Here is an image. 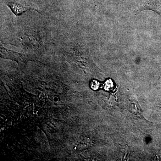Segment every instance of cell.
<instances>
[{
  "mask_svg": "<svg viewBox=\"0 0 161 161\" xmlns=\"http://www.w3.org/2000/svg\"><path fill=\"white\" fill-rule=\"evenodd\" d=\"M92 88L94 90H97L98 88V83L96 81L94 82H92Z\"/></svg>",
  "mask_w": 161,
  "mask_h": 161,
  "instance_id": "3",
  "label": "cell"
},
{
  "mask_svg": "<svg viewBox=\"0 0 161 161\" xmlns=\"http://www.w3.org/2000/svg\"><path fill=\"white\" fill-rule=\"evenodd\" d=\"M130 110L134 115H137L141 119H144L142 115V110L137 101L135 98H131L130 99Z\"/></svg>",
  "mask_w": 161,
  "mask_h": 161,
  "instance_id": "2",
  "label": "cell"
},
{
  "mask_svg": "<svg viewBox=\"0 0 161 161\" xmlns=\"http://www.w3.org/2000/svg\"><path fill=\"white\" fill-rule=\"evenodd\" d=\"M7 6L16 16L22 14L24 12L32 9L31 6H25L23 4L9 1L6 2Z\"/></svg>",
  "mask_w": 161,
  "mask_h": 161,
  "instance_id": "1",
  "label": "cell"
}]
</instances>
